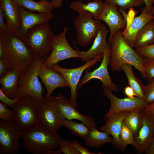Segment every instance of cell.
Here are the masks:
<instances>
[{
  "label": "cell",
  "instance_id": "obj_1",
  "mask_svg": "<svg viewBox=\"0 0 154 154\" xmlns=\"http://www.w3.org/2000/svg\"><path fill=\"white\" fill-rule=\"evenodd\" d=\"M121 30L116 31L110 40L109 65L114 72L121 70V65L127 64L133 66L140 72L142 77L147 80L148 77L143 66L144 58L131 47L124 38Z\"/></svg>",
  "mask_w": 154,
  "mask_h": 154
},
{
  "label": "cell",
  "instance_id": "obj_2",
  "mask_svg": "<svg viewBox=\"0 0 154 154\" xmlns=\"http://www.w3.org/2000/svg\"><path fill=\"white\" fill-rule=\"evenodd\" d=\"M4 50L5 60L9 71L21 70L24 72L29 68L36 54L18 35L10 32L0 34Z\"/></svg>",
  "mask_w": 154,
  "mask_h": 154
},
{
  "label": "cell",
  "instance_id": "obj_3",
  "mask_svg": "<svg viewBox=\"0 0 154 154\" xmlns=\"http://www.w3.org/2000/svg\"><path fill=\"white\" fill-rule=\"evenodd\" d=\"M21 138L25 150L33 154H49L51 150L58 147L62 139L57 133L39 124L23 130Z\"/></svg>",
  "mask_w": 154,
  "mask_h": 154
},
{
  "label": "cell",
  "instance_id": "obj_4",
  "mask_svg": "<svg viewBox=\"0 0 154 154\" xmlns=\"http://www.w3.org/2000/svg\"><path fill=\"white\" fill-rule=\"evenodd\" d=\"M46 59L36 55L29 68L21 75L18 81V98L29 96L38 102L46 100L43 96L44 88L38 79L39 69Z\"/></svg>",
  "mask_w": 154,
  "mask_h": 154
},
{
  "label": "cell",
  "instance_id": "obj_5",
  "mask_svg": "<svg viewBox=\"0 0 154 154\" xmlns=\"http://www.w3.org/2000/svg\"><path fill=\"white\" fill-rule=\"evenodd\" d=\"M54 35L48 23L36 26L27 33L24 41L39 57L46 59L51 52Z\"/></svg>",
  "mask_w": 154,
  "mask_h": 154
},
{
  "label": "cell",
  "instance_id": "obj_6",
  "mask_svg": "<svg viewBox=\"0 0 154 154\" xmlns=\"http://www.w3.org/2000/svg\"><path fill=\"white\" fill-rule=\"evenodd\" d=\"M13 109L14 120L22 130H26L39 124L38 101L32 97L26 96L18 98Z\"/></svg>",
  "mask_w": 154,
  "mask_h": 154
},
{
  "label": "cell",
  "instance_id": "obj_7",
  "mask_svg": "<svg viewBox=\"0 0 154 154\" xmlns=\"http://www.w3.org/2000/svg\"><path fill=\"white\" fill-rule=\"evenodd\" d=\"M73 23L78 44L84 47L91 44L102 24L101 20L95 19L92 13L86 12L78 13Z\"/></svg>",
  "mask_w": 154,
  "mask_h": 154
},
{
  "label": "cell",
  "instance_id": "obj_8",
  "mask_svg": "<svg viewBox=\"0 0 154 154\" xmlns=\"http://www.w3.org/2000/svg\"><path fill=\"white\" fill-rule=\"evenodd\" d=\"M68 30V28L65 26L61 33L54 35L50 53L43 63V66L50 68L62 60L71 58H80L77 50L70 46L67 40L66 35Z\"/></svg>",
  "mask_w": 154,
  "mask_h": 154
},
{
  "label": "cell",
  "instance_id": "obj_9",
  "mask_svg": "<svg viewBox=\"0 0 154 154\" xmlns=\"http://www.w3.org/2000/svg\"><path fill=\"white\" fill-rule=\"evenodd\" d=\"M22 129L14 120L0 122V154H16Z\"/></svg>",
  "mask_w": 154,
  "mask_h": 154
},
{
  "label": "cell",
  "instance_id": "obj_10",
  "mask_svg": "<svg viewBox=\"0 0 154 154\" xmlns=\"http://www.w3.org/2000/svg\"><path fill=\"white\" fill-rule=\"evenodd\" d=\"M39 124L48 130L57 133L63 119L54 98L52 96L43 101H38Z\"/></svg>",
  "mask_w": 154,
  "mask_h": 154
},
{
  "label": "cell",
  "instance_id": "obj_11",
  "mask_svg": "<svg viewBox=\"0 0 154 154\" xmlns=\"http://www.w3.org/2000/svg\"><path fill=\"white\" fill-rule=\"evenodd\" d=\"M103 56V52H101L92 59L77 68H64L60 67L58 64H56L50 67V68L60 73L66 79L70 89L71 96L70 100L76 108L78 105L77 101L78 86L83 72L87 68H90L93 66L100 61Z\"/></svg>",
  "mask_w": 154,
  "mask_h": 154
},
{
  "label": "cell",
  "instance_id": "obj_12",
  "mask_svg": "<svg viewBox=\"0 0 154 154\" xmlns=\"http://www.w3.org/2000/svg\"><path fill=\"white\" fill-rule=\"evenodd\" d=\"M105 96L110 100V108L104 116L106 119L118 113L134 110L143 111L148 104L145 99L136 97L133 99L127 97L119 98L116 97L112 92L102 86Z\"/></svg>",
  "mask_w": 154,
  "mask_h": 154
},
{
  "label": "cell",
  "instance_id": "obj_13",
  "mask_svg": "<svg viewBox=\"0 0 154 154\" xmlns=\"http://www.w3.org/2000/svg\"><path fill=\"white\" fill-rule=\"evenodd\" d=\"M110 52V44L108 42L107 48L103 52V59L100 65L92 72L89 71L90 68H88L86 70L84 75L78 84V89L80 88L89 80L95 78L100 80L103 84L102 86L107 88L112 91L118 92L119 91L117 86L112 82L108 72V66Z\"/></svg>",
  "mask_w": 154,
  "mask_h": 154
},
{
  "label": "cell",
  "instance_id": "obj_14",
  "mask_svg": "<svg viewBox=\"0 0 154 154\" xmlns=\"http://www.w3.org/2000/svg\"><path fill=\"white\" fill-rule=\"evenodd\" d=\"M17 6L20 17V26L18 36L24 40L28 32L38 25L48 23L53 17L51 13H35Z\"/></svg>",
  "mask_w": 154,
  "mask_h": 154
},
{
  "label": "cell",
  "instance_id": "obj_15",
  "mask_svg": "<svg viewBox=\"0 0 154 154\" xmlns=\"http://www.w3.org/2000/svg\"><path fill=\"white\" fill-rule=\"evenodd\" d=\"M54 98L63 119L79 120L90 129L96 127V121L92 117L80 113L70 100L63 95L59 94Z\"/></svg>",
  "mask_w": 154,
  "mask_h": 154
},
{
  "label": "cell",
  "instance_id": "obj_16",
  "mask_svg": "<svg viewBox=\"0 0 154 154\" xmlns=\"http://www.w3.org/2000/svg\"><path fill=\"white\" fill-rule=\"evenodd\" d=\"M38 76L46 88V99L52 96V92L56 89L68 87L66 79L62 74L51 68L44 66L42 64L39 69Z\"/></svg>",
  "mask_w": 154,
  "mask_h": 154
},
{
  "label": "cell",
  "instance_id": "obj_17",
  "mask_svg": "<svg viewBox=\"0 0 154 154\" xmlns=\"http://www.w3.org/2000/svg\"><path fill=\"white\" fill-rule=\"evenodd\" d=\"M117 7L115 5L105 3L102 12L96 19L103 21L108 27L110 33L108 42L116 31L124 30L125 27V22L117 10Z\"/></svg>",
  "mask_w": 154,
  "mask_h": 154
},
{
  "label": "cell",
  "instance_id": "obj_18",
  "mask_svg": "<svg viewBox=\"0 0 154 154\" xmlns=\"http://www.w3.org/2000/svg\"><path fill=\"white\" fill-rule=\"evenodd\" d=\"M142 126L137 135L135 136L137 148L139 153H142L148 147L154 138V118L146 114L142 111Z\"/></svg>",
  "mask_w": 154,
  "mask_h": 154
},
{
  "label": "cell",
  "instance_id": "obj_19",
  "mask_svg": "<svg viewBox=\"0 0 154 154\" xmlns=\"http://www.w3.org/2000/svg\"><path fill=\"white\" fill-rule=\"evenodd\" d=\"M109 32V30L107 27L105 25L102 24L90 48L86 51L76 50L82 60L87 62L101 52H103L108 44L107 37Z\"/></svg>",
  "mask_w": 154,
  "mask_h": 154
},
{
  "label": "cell",
  "instance_id": "obj_20",
  "mask_svg": "<svg viewBox=\"0 0 154 154\" xmlns=\"http://www.w3.org/2000/svg\"><path fill=\"white\" fill-rule=\"evenodd\" d=\"M129 112L124 111L114 115L106 119L105 123L100 128L101 131L107 132L112 135L113 145L116 148L122 151L120 135L123 119Z\"/></svg>",
  "mask_w": 154,
  "mask_h": 154
},
{
  "label": "cell",
  "instance_id": "obj_21",
  "mask_svg": "<svg viewBox=\"0 0 154 154\" xmlns=\"http://www.w3.org/2000/svg\"><path fill=\"white\" fill-rule=\"evenodd\" d=\"M0 9L10 32L18 35L20 21L17 5L12 0H0Z\"/></svg>",
  "mask_w": 154,
  "mask_h": 154
},
{
  "label": "cell",
  "instance_id": "obj_22",
  "mask_svg": "<svg viewBox=\"0 0 154 154\" xmlns=\"http://www.w3.org/2000/svg\"><path fill=\"white\" fill-rule=\"evenodd\" d=\"M154 19V15L148 11L145 7L142 9L141 14L135 17L127 33L123 35L131 47L134 48L135 38L139 31L147 22Z\"/></svg>",
  "mask_w": 154,
  "mask_h": 154
},
{
  "label": "cell",
  "instance_id": "obj_23",
  "mask_svg": "<svg viewBox=\"0 0 154 154\" xmlns=\"http://www.w3.org/2000/svg\"><path fill=\"white\" fill-rule=\"evenodd\" d=\"M24 72L21 70L12 69L8 71L5 75L0 77L1 89L9 98L13 99L17 97L19 89L18 81Z\"/></svg>",
  "mask_w": 154,
  "mask_h": 154
},
{
  "label": "cell",
  "instance_id": "obj_24",
  "mask_svg": "<svg viewBox=\"0 0 154 154\" xmlns=\"http://www.w3.org/2000/svg\"><path fill=\"white\" fill-rule=\"evenodd\" d=\"M105 3L101 0H94L86 3L81 0L73 2L70 6V8L78 13L88 12L92 13L94 18L96 19L103 10Z\"/></svg>",
  "mask_w": 154,
  "mask_h": 154
},
{
  "label": "cell",
  "instance_id": "obj_25",
  "mask_svg": "<svg viewBox=\"0 0 154 154\" xmlns=\"http://www.w3.org/2000/svg\"><path fill=\"white\" fill-rule=\"evenodd\" d=\"M107 132L99 131L96 128L90 129L89 133L84 139L86 145L89 147L99 148L107 143L112 144L113 139Z\"/></svg>",
  "mask_w": 154,
  "mask_h": 154
},
{
  "label": "cell",
  "instance_id": "obj_26",
  "mask_svg": "<svg viewBox=\"0 0 154 154\" xmlns=\"http://www.w3.org/2000/svg\"><path fill=\"white\" fill-rule=\"evenodd\" d=\"M18 6L23 7L31 11L38 13H51L53 9L51 2L48 0H12Z\"/></svg>",
  "mask_w": 154,
  "mask_h": 154
},
{
  "label": "cell",
  "instance_id": "obj_27",
  "mask_svg": "<svg viewBox=\"0 0 154 154\" xmlns=\"http://www.w3.org/2000/svg\"><path fill=\"white\" fill-rule=\"evenodd\" d=\"M154 42V23L153 20L147 22L138 33L135 38L134 47H142Z\"/></svg>",
  "mask_w": 154,
  "mask_h": 154
},
{
  "label": "cell",
  "instance_id": "obj_28",
  "mask_svg": "<svg viewBox=\"0 0 154 154\" xmlns=\"http://www.w3.org/2000/svg\"><path fill=\"white\" fill-rule=\"evenodd\" d=\"M121 69L125 74L129 86L134 90L137 96L145 99V86L134 75L132 66L129 64H123L121 65Z\"/></svg>",
  "mask_w": 154,
  "mask_h": 154
},
{
  "label": "cell",
  "instance_id": "obj_29",
  "mask_svg": "<svg viewBox=\"0 0 154 154\" xmlns=\"http://www.w3.org/2000/svg\"><path fill=\"white\" fill-rule=\"evenodd\" d=\"M142 111L134 110L129 112L125 117L123 122L134 132L136 136L143 123Z\"/></svg>",
  "mask_w": 154,
  "mask_h": 154
},
{
  "label": "cell",
  "instance_id": "obj_30",
  "mask_svg": "<svg viewBox=\"0 0 154 154\" xmlns=\"http://www.w3.org/2000/svg\"><path fill=\"white\" fill-rule=\"evenodd\" d=\"M61 125L68 128L73 133L83 139L87 136L90 131L89 128L82 122L77 123L72 120L63 119L61 121Z\"/></svg>",
  "mask_w": 154,
  "mask_h": 154
},
{
  "label": "cell",
  "instance_id": "obj_31",
  "mask_svg": "<svg viewBox=\"0 0 154 154\" xmlns=\"http://www.w3.org/2000/svg\"><path fill=\"white\" fill-rule=\"evenodd\" d=\"M122 151L125 150L127 145H132L135 150L137 145L135 140V136L133 131L123 123L120 137Z\"/></svg>",
  "mask_w": 154,
  "mask_h": 154
},
{
  "label": "cell",
  "instance_id": "obj_32",
  "mask_svg": "<svg viewBox=\"0 0 154 154\" xmlns=\"http://www.w3.org/2000/svg\"><path fill=\"white\" fill-rule=\"evenodd\" d=\"M107 4L115 5L125 10L138 7L144 3L143 0H104Z\"/></svg>",
  "mask_w": 154,
  "mask_h": 154
},
{
  "label": "cell",
  "instance_id": "obj_33",
  "mask_svg": "<svg viewBox=\"0 0 154 154\" xmlns=\"http://www.w3.org/2000/svg\"><path fill=\"white\" fill-rule=\"evenodd\" d=\"M58 147L61 154H80L74 148L71 142L66 139H62Z\"/></svg>",
  "mask_w": 154,
  "mask_h": 154
},
{
  "label": "cell",
  "instance_id": "obj_34",
  "mask_svg": "<svg viewBox=\"0 0 154 154\" xmlns=\"http://www.w3.org/2000/svg\"><path fill=\"white\" fill-rule=\"evenodd\" d=\"M145 86L144 94L145 100L148 104L154 101V78L147 79Z\"/></svg>",
  "mask_w": 154,
  "mask_h": 154
},
{
  "label": "cell",
  "instance_id": "obj_35",
  "mask_svg": "<svg viewBox=\"0 0 154 154\" xmlns=\"http://www.w3.org/2000/svg\"><path fill=\"white\" fill-rule=\"evenodd\" d=\"M135 50L143 58L154 59V42L146 46L135 48Z\"/></svg>",
  "mask_w": 154,
  "mask_h": 154
},
{
  "label": "cell",
  "instance_id": "obj_36",
  "mask_svg": "<svg viewBox=\"0 0 154 154\" xmlns=\"http://www.w3.org/2000/svg\"><path fill=\"white\" fill-rule=\"evenodd\" d=\"M7 106L2 102H0V118L6 121L14 119L13 110L8 109Z\"/></svg>",
  "mask_w": 154,
  "mask_h": 154
},
{
  "label": "cell",
  "instance_id": "obj_37",
  "mask_svg": "<svg viewBox=\"0 0 154 154\" xmlns=\"http://www.w3.org/2000/svg\"><path fill=\"white\" fill-rule=\"evenodd\" d=\"M143 66L148 79L154 78V59L144 58Z\"/></svg>",
  "mask_w": 154,
  "mask_h": 154
},
{
  "label": "cell",
  "instance_id": "obj_38",
  "mask_svg": "<svg viewBox=\"0 0 154 154\" xmlns=\"http://www.w3.org/2000/svg\"><path fill=\"white\" fill-rule=\"evenodd\" d=\"M137 13V11L134 9L133 8L129 9L127 13V18L125 21V27L123 31L122 32L123 35H125L128 32L135 17V16Z\"/></svg>",
  "mask_w": 154,
  "mask_h": 154
},
{
  "label": "cell",
  "instance_id": "obj_39",
  "mask_svg": "<svg viewBox=\"0 0 154 154\" xmlns=\"http://www.w3.org/2000/svg\"><path fill=\"white\" fill-rule=\"evenodd\" d=\"M18 99L17 96L15 99H11L7 96L0 89V100L3 103L9 106L12 109H13V106Z\"/></svg>",
  "mask_w": 154,
  "mask_h": 154
},
{
  "label": "cell",
  "instance_id": "obj_40",
  "mask_svg": "<svg viewBox=\"0 0 154 154\" xmlns=\"http://www.w3.org/2000/svg\"><path fill=\"white\" fill-rule=\"evenodd\" d=\"M73 146L75 149L78 151L80 154H95L96 153L91 152L87 148H86L75 140H72L71 141Z\"/></svg>",
  "mask_w": 154,
  "mask_h": 154
},
{
  "label": "cell",
  "instance_id": "obj_41",
  "mask_svg": "<svg viewBox=\"0 0 154 154\" xmlns=\"http://www.w3.org/2000/svg\"><path fill=\"white\" fill-rule=\"evenodd\" d=\"M10 32L5 19L2 12L0 9V34H4Z\"/></svg>",
  "mask_w": 154,
  "mask_h": 154
},
{
  "label": "cell",
  "instance_id": "obj_42",
  "mask_svg": "<svg viewBox=\"0 0 154 154\" xmlns=\"http://www.w3.org/2000/svg\"><path fill=\"white\" fill-rule=\"evenodd\" d=\"M142 111L146 114L154 118V101L148 104Z\"/></svg>",
  "mask_w": 154,
  "mask_h": 154
},
{
  "label": "cell",
  "instance_id": "obj_43",
  "mask_svg": "<svg viewBox=\"0 0 154 154\" xmlns=\"http://www.w3.org/2000/svg\"><path fill=\"white\" fill-rule=\"evenodd\" d=\"M9 69L7 64L4 60H0V77L5 75L8 72Z\"/></svg>",
  "mask_w": 154,
  "mask_h": 154
},
{
  "label": "cell",
  "instance_id": "obj_44",
  "mask_svg": "<svg viewBox=\"0 0 154 154\" xmlns=\"http://www.w3.org/2000/svg\"><path fill=\"white\" fill-rule=\"evenodd\" d=\"M124 92L125 94L129 98L133 99L136 97H137L134 90L130 86H127L125 87Z\"/></svg>",
  "mask_w": 154,
  "mask_h": 154
},
{
  "label": "cell",
  "instance_id": "obj_45",
  "mask_svg": "<svg viewBox=\"0 0 154 154\" xmlns=\"http://www.w3.org/2000/svg\"><path fill=\"white\" fill-rule=\"evenodd\" d=\"M63 1V0H52L50 2L53 8L57 9L61 6Z\"/></svg>",
  "mask_w": 154,
  "mask_h": 154
},
{
  "label": "cell",
  "instance_id": "obj_46",
  "mask_svg": "<svg viewBox=\"0 0 154 154\" xmlns=\"http://www.w3.org/2000/svg\"><path fill=\"white\" fill-rule=\"evenodd\" d=\"M144 152L145 154H154V138Z\"/></svg>",
  "mask_w": 154,
  "mask_h": 154
},
{
  "label": "cell",
  "instance_id": "obj_47",
  "mask_svg": "<svg viewBox=\"0 0 154 154\" xmlns=\"http://www.w3.org/2000/svg\"><path fill=\"white\" fill-rule=\"evenodd\" d=\"M143 1L145 5V7L147 10L150 12L151 7L154 4V0H143Z\"/></svg>",
  "mask_w": 154,
  "mask_h": 154
},
{
  "label": "cell",
  "instance_id": "obj_48",
  "mask_svg": "<svg viewBox=\"0 0 154 154\" xmlns=\"http://www.w3.org/2000/svg\"><path fill=\"white\" fill-rule=\"evenodd\" d=\"M5 59V53L3 44L0 39V60Z\"/></svg>",
  "mask_w": 154,
  "mask_h": 154
},
{
  "label": "cell",
  "instance_id": "obj_49",
  "mask_svg": "<svg viewBox=\"0 0 154 154\" xmlns=\"http://www.w3.org/2000/svg\"><path fill=\"white\" fill-rule=\"evenodd\" d=\"M150 12L152 15H154V6H153L152 7Z\"/></svg>",
  "mask_w": 154,
  "mask_h": 154
},
{
  "label": "cell",
  "instance_id": "obj_50",
  "mask_svg": "<svg viewBox=\"0 0 154 154\" xmlns=\"http://www.w3.org/2000/svg\"><path fill=\"white\" fill-rule=\"evenodd\" d=\"M81 0L82 1H88V0Z\"/></svg>",
  "mask_w": 154,
  "mask_h": 154
},
{
  "label": "cell",
  "instance_id": "obj_51",
  "mask_svg": "<svg viewBox=\"0 0 154 154\" xmlns=\"http://www.w3.org/2000/svg\"><path fill=\"white\" fill-rule=\"evenodd\" d=\"M153 23H154V19L153 20Z\"/></svg>",
  "mask_w": 154,
  "mask_h": 154
}]
</instances>
